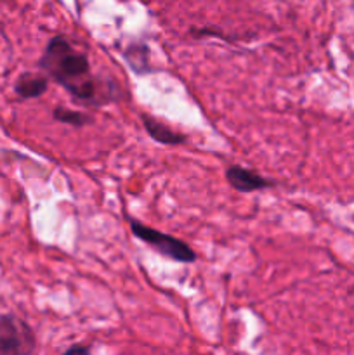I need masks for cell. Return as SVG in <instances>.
Wrapping results in <instances>:
<instances>
[{"instance_id":"cell-8","label":"cell","mask_w":354,"mask_h":355,"mask_svg":"<svg viewBox=\"0 0 354 355\" xmlns=\"http://www.w3.org/2000/svg\"><path fill=\"white\" fill-rule=\"evenodd\" d=\"M54 118L61 123L71 125V127H85V125L92 123V116L89 113L76 110H68V107L58 106L54 110Z\"/></svg>"},{"instance_id":"cell-4","label":"cell","mask_w":354,"mask_h":355,"mask_svg":"<svg viewBox=\"0 0 354 355\" xmlns=\"http://www.w3.org/2000/svg\"><path fill=\"white\" fill-rule=\"evenodd\" d=\"M226 179H228L229 186L233 189L239 191V193H253V191H262L267 187H273V180H267L260 173L253 172V170L245 168L239 165H231L226 170Z\"/></svg>"},{"instance_id":"cell-3","label":"cell","mask_w":354,"mask_h":355,"mask_svg":"<svg viewBox=\"0 0 354 355\" xmlns=\"http://www.w3.org/2000/svg\"><path fill=\"white\" fill-rule=\"evenodd\" d=\"M37 349L33 329L14 314L0 315V355H31Z\"/></svg>"},{"instance_id":"cell-5","label":"cell","mask_w":354,"mask_h":355,"mask_svg":"<svg viewBox=\"0 0 354 355\" xmlns=\"http://www.w3.org/2000/svg\"><path fill=\"white\" fill-rule=\"evenodd\" d=\"M142 125H144L149 137L163 146H177L187 141V135L180 134V132H176L174 128H170L169 125L156 120V118L153 116H146L144 114V116H142Z\"/></svg>"},{"instance_id":"cell-1","label":"cell","mask_w":354,"mask_h":355,"mask_svg":"<svg viewBox=\"0 0 354 355\" xmlns=\"http://www.w3.org/2000/svg\"><path fill=\"white\" fill-rule=\"evenodd\" d=\"M38 66L78 103L99 106L118 97V90H110L106 83L94 76L85 52L73 47L62 35H56L49 40Z\"/></svg>"},{"instance_id":"cell-9","label":"cell","mask_w":354,"mask_h":355,"mask_svg":"<svg viewBox=\"0 0 354 355\" xmlns=\"http://www.w3.org/2000/svg\"><path fill=\"white\" fill-rule=\"evenodd\" d=\"M62 355H90V349L85 345H73Z\"/></svg>"},{"instance_id":"cell-2","label":"cell","mask_w":354,"mask_h":355,"mask_svg":"<svg viewBox=\"0 0 354 355\" xmlns=\"http://www.w3.org/2000/svg\"><path fill=\"white\" fill-rule=\"evenodd\" d=\"M128 224H130L132 234L141 239L142 243H146L149 248L158 252L160 255L179 263H193L196 260V253L187 243L180 241V239L174 238L170 234H165V232L156 231V229L149 227V225L142 224L139 220H134V218H130Z\"/></svg>"},{"instance_id":"cell-7","label":"cell","mask_w":354,"mask_h":355,"mask_svg":"<svg viewBox=\"0 0 354 355\" xmlns=\"http://www.w3.org/2000/svg\"><path fill=\"white\" fill-rule=\"evenodd\" d=\"M125 61L130 69L137 75H144L149 71V49L142 44H132L124 52Z\"/></svg>"},{"instance_id":"cell-6","label":"cell","mask_w":354,"mask_h":355,"mask_svg":"<svg viewBox=\"0 0 354 355\" xmlns=\"http://www.w3.org/2000/svg\"><path fill=\"white\" fill-rule=\"evenodd\" d=\"M49 76L42 73H23L16 82V94L23 99H35L40 97L49 87Z\"/></svg>"}]
</instances>
